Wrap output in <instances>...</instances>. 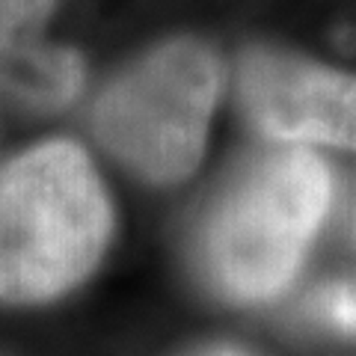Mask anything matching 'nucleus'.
Wrapping results in <instances>:
<instances>
[{
	"mask_svg": "<svg viewBox=\"0 0 356 356\" xmlns=\"http://www.w3.org/2000/svg\"><path fill=\"white\" fill-rule=\"evenodd\" d=\"M241 104L273 140L356 149V77L276 51L241 63Z\"/></svg>",
	"mask_w": 356,
	"mask_h": 356,
	"instance_id": "4",
	"label": "nucleus"
},
{
	"mask_svg": "<svg viewBox=\"0 0 356 356\" xmlns=\"http://www.w3.org/2000/svg\"><path fill=\"white\" fill-rule=\"evenodd\" d=\"M54 0H0V92L54 110L81 92L83 65L74 51L42 39Z\"/></svg>",
	"mask_w": 356,
	"mask_h": 356,
	"instance_id": "5",
	"label": "nucleus"
},
{
	"mask_svg": "<svg viewBox=\"0 0 356 356\" xmlns=\"http://www.w3.org/2000/svg\"><path fill=\"white\" fill-rule=\"evenodd\" d=\"M353 238H356V208H353Z\"/></svg>",
	"mask_w": 356,
	"mask_h": 356,
	"instance_id": "8",
	"label": "nucleus"
},
{
	"mask_svg": "<svg viewBox=\"0 0 356 356\" xmlns=\"http://www.w3.org/2000/svg\"><path fill=\"white\" fill-rule=\"evenodd\" d=\"M107 235V193L74 143H44L0 166V300L65 294L102 259Z\"/></svg>",
	"mask_w": 356,
	"mask_h": 356,
	"instance_id": "1",
	"label": "nucleus"
},
{
	"mask_svg": "<svg viewBox=\"0 0 356 356\" xmlns=\"http://www.w3.org/2000/svg\"><path fill=\"white\" fill-rule=\"evenodd\" d=\"M306 315L339 336H356V282H330L318 288L306 303Z\"/></svg>",
	"mask_w": 356,
	"mask_h": 356,
	"instance_id": "6",
	"label": "nucleus"
},
{
	"mask_svg": "<svg viewBox=\"0 0 356 356\" xmlns=\"http://www.w3.org/2000/svg\"><path fill=\"white\" fill-rule=\"evenodd\" d=\"M220 69L199 42H170L119 77L95 104V134L137 175L170 184L196 170Z\"/></svg>",
	"mask_w": 356,
	"mask_h": 356,
	"instance_id": "3",
	"label": "nucleus"
},
{
	"mask_svg": "<svg viewBox=\"0 0 356 356\" xmlns=\"http://www.w3.org/2000/svg\"><path fill=\"white\" fill-rule=\"evenodd\" d=\"M193 356H247V353H241V350H232V348H211V350H199Z\"/></svg>",
	"mask_w": 356,
	"mask_h": 356,
	"instance_id": "7",
	"label": "nucleus"
},
{
	"mask_svg": "<svg viewBox=\"0 0 356 356\" xmlns=\"http://www.w3.org/2000/svg\"><path fill=\"white\" fill-rule=\"evenodd\" d=\"M332 205V172L312 152H270L250 163L208 211L199 259L214 291L235 303L282 294Z\"/></svg>",
	"mask_w": 356,
	"mask_h": 356,
	"instance_id": "2",
	"label": "nucleus"
}]
</instances>
